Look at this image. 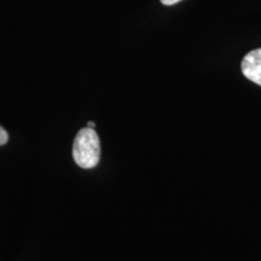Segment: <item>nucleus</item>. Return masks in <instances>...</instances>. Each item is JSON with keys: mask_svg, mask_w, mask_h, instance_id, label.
<instances>
[{"mask_svg": "<svg viewBox=\"0 0 261 261\" xmlns=\"http://www.w3.org/2000/svg\"><path fill=\"white\" fill-rule=\"evenodd\" d=\"M73 158L81 168L96 167L100 159L99 137L94 128L84 127L77 132L73 144Z\"/></svg>", "mask_w": 261, "mask_h": 261, "instance_id": "nucleus-1", "label": "nucleus"}, {"mask_svg": "<svg viewBox=\"0 0 261 261\" xmlns=\"http://www.w3.org/2000/svg\"><path fill=\"white\" fill-rule=\"evenodd\" d=\"M241 68L248 80L261 86V48L248 52L243 58Z\"/></svg>", "mask_w": 261, "mask_h": 261, "instance_id": "nucleus-2", "label": "nucleus"}, {"mask_svg": "<svg viewBox=\"0 0 261 261\" xmlns=\"http://www.w3.org/2000/svg\"><path fill=\"white\" fill-rule=\"evenodd\" d=\"M8 140H9L8 132H6V130L3 128L2 126H0V146L6 144V143H8Z\"/></svg>", "mask_w": 261, "mask_h": 261, "instance_id": "nucleus-3", "label": "nucleus"}, {"mask_svg": "<svg viewBox=\"0 0 261 261\" xmlns=\"http://www.w3.org/2000/svg\"><path fill=\"white\" fill-rule=\"evenodd\" d=\"M179 2H181V0H161V3L163 5H174V4H177V3H179Z\"/></svg>", "mask_w": 261, "mask_h": 261, "instance_id": "nucleus-4", "label": "nucleus"}, {"mask_svg": "<svg viewBox=\"0 0 261 261\" xmlns=\"http://www.w3.org/2000/svg\"><path fill=\"white\" fill-rule=\"evenodd\" d=\"M87 127H90V128H94V127H96V123L93 121H89L87 122Z\"/></svg>", "mask_w": 261, "mask_h": 261, "instance_id": "nucleus-5", "label": "nucleus"}]
</instances>
